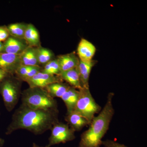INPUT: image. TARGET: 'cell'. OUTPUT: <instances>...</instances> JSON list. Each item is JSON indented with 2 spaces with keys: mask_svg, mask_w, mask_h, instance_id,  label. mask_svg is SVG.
<instances>
[{
  "mask_svg": "<svg viewBox=\"0 0 147 147\" xmlns=\"http://www.w3.org/2000/svg\"><path fill=\"white\" fill-rule=\"evenodd\" d=\"M59 110L34 109L21 104L12 115L5 131L9 135L19 129H25L35 135L51 130L59 122Z\"/></svg>",
  "mask_w": 147,
  "mask_h": 147,
  "instance_id": "1",
  "label": "cell"
},
{
  "mask_svg": "<svg viewBox=\"0 0 147 147\" xmlns=\"http://www.w3.org/2000/svg\"><path fill=\"white\" fill-rule=\"evenodd\" d=\"M113 96V93L109 94L104 108L92 119L88 129L81 135L78 147H100L102 145V138L109 129L115 114Z\"/></svg>",
  "mask_w": 147,
  "mask_h": 147,
  "instance_id": "2",
  "label": "cell"
},
{
  "mask_svg": "<svg viewBox=\"0 0 147 147\" xmlns=\"http://www.w3.org/2000/svg\"><path fill=\"white\" fill-rule=\"evenodd\" d=\"M21 104L32 109L58 110L57 100L44 88L29 87L21 92Z\"/></svg>",
  "mask_w": 147,
  "mask_h": 147,
  "instance_id": "3",
  "label": "cell"
},
{
  "mask_svg": "<svg viewBox=\"0 0 147 147\" xmlns=\"http://www.w3.org/2000/svg\"><path fill=\"white\" fill-rule=\"evenodd\" d=\"M21 81L9 74L0 82V94L2 96L6 110H13L21 96Z\"/></svg>",
  "mask_w": 147,
  "mask_h": 147,
  "instance_id": "4",
  "label": "cell"
},
{
  "mask_svg": "<svg viewBox=\"0 0 147 147\" xmlns=\"http://www.w3.org/2000/svg\"><path fill=\"white\" fill-rule=\"evenodd\" d=\"M79 91V98L74 111L86 119L90 123L95 115L100 112L101 107L93 97L89 88L82 87Z\"/></svg>",
  "mask_w": 147,
  "mask_h": 147,
  "instance_id": "5",
  "label": "cell"
},
{
  "mask_svg": "<svg viewBox=\"0 0 147 147\" xmlns=\"http://www.w3.org/2000/svg\"><path fill=\"white\" fill-rule=\"evenodd\" d=\"M51 134L48 140V144L45 147L64 144L73 141L75 139V131L67 123L60 122L55 124L51 129Z\"/></svg>",
  "mask_w": 147,
  "mask_h": 147,
  "instance_id": "6",
  "label": "cell"
},
{
  "mask_svg": "<svg viewBox=\"0 0 147 147\" xmlns=\"http://www.w3.org/2000/svg\"><path fill=\"white\" fill-rule=\"evenodd\" d=\"M63 82L59 76L51 75L41 71L26 81L30 88H45L47 86L55 82Z\"/></svg>",
  "mask_w": 147,
  "mask_h": 147,
  "instance_id": "7",
  "label": "cell"
},
{
  "mask_svg": "<svg viewBox=\"0 0 147 147\" xmlns=\"http://www.w3.org/2000/svg\"><path fill=\"white\" fill-rule=\"evenodd\" d=\"M21 65L20 55L5 53L0 54V69L9 74L13 75Z\"/></svg>",
  "mask_w": 147,
  "mask_h": 147,
  "instance_id": "8",
  "label": "cell"
},
{
  "mask_svg": "<svg viewBox=\"0 0 147 147\" xmlns=\"http://www.w3.org/2000/svg\"><path fill=\"white\" fill-rule=\"evenodd\" d=\"M96 49L95 46L88 40L82 38L78 45L77 54L79 60L84 62L92 60Z\"/></svg>",
  "mask_w": 147,
  "mask_h": 147,
  "instance_id": "9",
  "label": "cell"
},
{
  "mask_svg": "<svg viewBox=\"0 0 147 147\" xmlns=\"http://www.w3.org/2000/svg\"><path fill=\"white\" fill-rule=\"evenodd\" d=\"M2 53L20 55L28 47L24 40L9 36L3 43Z\"/></svg>",
  "mask_w": 147,
  "mask_h": 147,
  "instance_id": "10",
  "label": "cell"
},
{
  "mask_svg": "<svg viewBox=\"0 0 147 147\" xmlns=\"http://www.w3.org/2000/svg\"><path fill=\"white\" fill-rule=\"evenodd\" d=\"M96 62V61L93 60L88 62L82 61L79 60L77 68L79 71L82 88H89V80L90 74L92 68L94 66Z\"/></svg>",
  "mask_w": 147,
  "mask_h": 147,
  "instance_id": "11",
  "label": "cell"
},
{
  "mask_svg": "<svg viewBox=\"0 0 147 147\" xmlns=\"http://www.w3.org/2000/svg\"><path fill=\"white\" fill-rule=\"evenodd\" d=\"M65 120L69 126L75 131H80L90 124L86 119L74 111L66 113Z\"/></svg>",
  "mask_w": 147,
  "mask_h": 147,
  "instance_id": "12",
  "label": "cell"
},
{
  "mask_svg": "<svg viewBox=\"0 0 147 147\" xmlns=\"http://www.w3.org/2000/svg\"><path fill=\"white\" fill-rule=\"evenodd\" d=\"M61 73L76 68L79 64V59L74 53L60 55L57 58Z\"/></svg>",
  "mask_w": 147,
  "mask_h": 147,
  "instance_id": "13",
  "label": "cell"
},
{
  "mask_svg": "<svg viewBox=\"0 0 147 147\" xmlns=\"http://www.w3.org/2000/svg\"><path fill=\"white\" fill-rule=\"evenodd\" d=\"M79 96V90L70 86L61 97L66 107L67 114L74 110Z\"/></svg>",
  "mask_w": 147,
  "mask_h": 147,
  "instance_id": "14",
  "label": "cell"
},
{
  "mask_svg": "<svg viewBox=\"0 0 147 147\" xmlns=\"http://www.w3.org/2000/svg\"><path fill=\"white\" fill-rule=\"evenodd\" d=\"M59 76L62 81H65L70 86L78 90L82 88L80 76L77 67L61 72Z\"/></svg>",
  "mask_w": 147,
  "mask_h": 147,
  "instance_id": "15",
  "label": "cell"
},
{
  "mask_svg": "<svg viewBox=\"0 0 147 147\" xmlns=\"http://www.w3.org/2000/svg\"><path fill=\"white\" fill-rule=\"evenodd\" d=\"M24 40L28 46L30 47H37L40 46L39 33L32 24H27L24 34Z\"/></svg>",
  "mask_w": 147,
  "mask_h": 147,
  "instance_id": "16",
  "label": "cell"
},
{
  "mask_svg": "<svg viewBox=\"0 0 147 147\" xmlns=\"http://www.w3.org/2000/svg\"><path fill=\"white\" fill-rule=\"evenodd\" d=\"M21 65L40 66L38 61L36 47H28L20 55Z\"/></svg>",
  "mask_w": 147,
  "mask_h": 147,
  "instance_id": "17",
  "label": "cell"
},
{
  "mask_svg": "<svg viewBox=\"0 0 147 147\" xmlns=\"http://www.w3.org/2000/svg\"><path fill=\"white\" fill-rule=\"evenodd\" d=\"M70 86L68 84L61 82L50 84L44 89L51 97L55 98L61 97Z\"/></svg>",
  "mask_w": 147,
  "mask_h": 147,
  "instance_id": "18",
  "label": "cell"
},
{
  "mask_svg": "<svg viewBox=\"0 0 147 147\" xmlns=\"http://www.w3.org/2000/svg\"><path fill=\"white\" fill-rule=\"evenodd\" d=\"M27 24L24 23H15L9 24L7 26L10 36L24 40V34Z\"/></svg>",
  "mask_w": 147,
  "mask_h": 147,
  "instance_id": "19",
  "label": "cell"
},
{
  "mask_svg": "<svg viewBox=\"0 0 147 147\" xmlns=\"http://www.w3.org/2000/svg\"><path fill=\"white\" fill-rule=\"evenodd\" d=\"M38 61L40 65H45L54 59V54L51 50L40 46L36 47Z\"/></svg>",
  "mask_w": 147,
  "mask_h": 147,
  "instance_id": "20",
  "label": "cell"
},
{
  "mask_svg": "<svg viewBox=\"0 0 147 147\" xmlns=\"http://www.w3.org/2000/svg\"><path fill=\"white\" fill-rule=\"evenodd\" d=\"M41 71L47 74L59 76L61 73V70L57 59H54L45 65Z\"/></svg>",
  "mask_w": 147,
  "mask_h": 147,
  "instance_id": "21",
  "label": "cell"
},
{
  "mask_svg": "<svg viewBox=\"0 0 147 147\" xmlns=\"http://www.w3.org/2000/svg\"><path fill=\"white\" fill-rule=\"evenodd\" d=\"M33 66L21 65L16 69L15 73L17 75V77L20 80L26 76L27 73L30 70Z\"/></svg>",
  "mask_w": 147,
  "mask_h": 147,
  "instance_id": "22",
  "label": "cell"
},
{
  "mask_svg": "<svg viewBox=\"0 0 147 147\" xmlns=\"http://www.w3.org/2000/svg\"><path fill=\"white\" fill-rule=\"evenodd\" d=\"M41 68L40 66H37L32 67L30 70L27 73L26 75L21 79V81L26 82L28 79H30L36 75L37 73L41 71Z\"/></svg>",
  "mask_w": 147,
  "mask_h": 147,
  "instance_id": "23",
  "label": "cell"
},
{
  "mask_svg": "<svg viewBox=\"0 0 147 147\" xmlns=\"http://www.w3.org/2000/svg\"><path fill=\"white\" fill-rule=\"evenodd\" d=\"M10 36L7 27L6 26H0V42H4Z\"/></svg>",
  "mask_w": 147,
  "mask_h": 147,
  "instance_id": "24",
  "label": "cell"
},
{
  "mask_svg": "<svg viewBox=\"0 0 147 147\" xmlns=\"http://www.w3.org/2000/svg\"><path fill=\"white\" fill-rule=\"evenodd\" d=\"M102 145H103L104 147H128L125 145L119 144L118 142L111 140L102 141Z\"/></svg>",
  "mask_w": 147,
  "mask_h": 147,
  "instance_id": "25",
  "label": "cell"
},
{
  "mask_svg": "<svg viewBox=\"0 0 147 147\" xmlns=\"http://www.w3.org/2000/svg\"><path fill=\"white\" fill-rule=\"evenodd\" d=\"M9 74H9L5 71H4L3 69H0V82H1L3 79H5L6 77H7Z\"/></svg>",
  "mask_w": 147,
  "mask_h": 147,
  "instance_id": "26",
  "label": "cell"
},
{
  "mask_svg": "<svg viewBox=\"0 0 147 147\" xmlns=\"http://www.w3.org/2000/svg\"><path fill=\"white\" fill-rule=\"evenodd\" d=\"M5 140L0 137V147H2L5 144Z\"/></svg>",
  "mask_w": 147,
  "mask_h": 147,
  "instance_id": "27",
  "label": "cell"
},
{
  "mask_svg": "<svg viewBox=\"0 0 147 147\" xmlns=\"http://www.w3.org/2000/svg\"><path fill=\"white\" fill-rule=\"evenodd\" d=\"M3 49V43L2 42H0V54L2 53Z\"/></svg>",
  "mask_w": 147,
  "mask_h": 147,
  "instance_id": "28",
  "label": "cell"
},
{
  "mask_svg": "<svg viewBox=\"0 0 147 147\" xmlns=\"http://www.w3.org/2000/svg\"><path fill=\"white\" fill-rule=\"evenodd\" d=\"M32 147H45V146L43 147L42 146H39V145L37 144L36 143H33L32 144Z\"/></svg>",
  "mask_w": 147,
  "mask_h": 147,
  "instance_id": "29",
  "label": "cell"
},
{
  "mask_svg": "<svg viewBox=\"0 0 147 147\" xmlns=\"http://www.w3.org/2000/svg\"><path fill=\"white\" fill-rule=\"evenodd\" d=\"M0 115H1V112H0Z\"/></svg>",
  "mask_w": 147,
  "mask_h": 147,
  "instance_id": "30",
  "label": "cell"
}]
</instances>
